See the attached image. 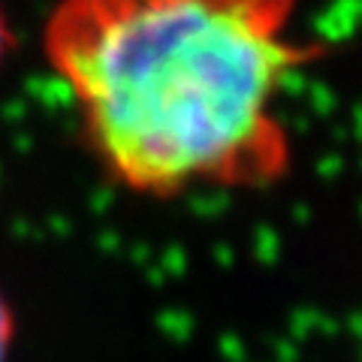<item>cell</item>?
<instances>
[{"instance_id":"cell-1","label":"cell","mask_w":362,"mask_h":362,"mask_svg":"<svg viewBox=\"0 0 362 362\" xmlns=\"http://www.w3.org/2000/svg\"><path fill=\"white\" fill-rule=\"evenodd\" d=\"M293 16L296 0H58L42 52L124 190H263L293 166L278 100L323 54Z\"/></svg>"},{"instance_id":"cell-2","label":"cell","mask_w":362,"mask_h":362,"mask_svg":"<svg viewBox=\"0 0 362 362\" xmlns=\"http://www.w3.org/2000/svg\"><path fill=\"white\" fill-rule=\"evenodd\" d=\"M16 335H18V317L4 287H0V362H9V354L16 347Z\"/></svg>"},{"instance_id":"cell-3","label":"cell","mask_w":362,"mask_h":362,"mask_svg":"<svg viewBox=\"0 0 362 362\" xmlns=\"http://www.w3.org/2000/svg\"><path fill=\"white\" fill-rule=\"evenodd\" d=\"M13 49H16V33H13V25H9L6 13H4V6H0V66L6 64Z\"/></svg>"}]
</instances>
